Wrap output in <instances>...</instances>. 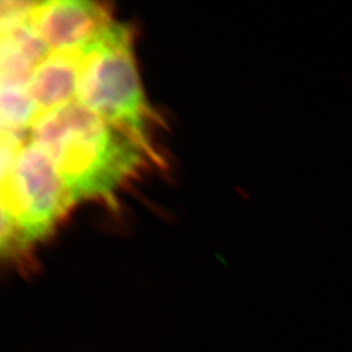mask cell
<instances>
[{
    "label": "cell",
    "mask_w": 352,
    "mask_h": 352,
    "mask_svg": "<svg viewBox=\"0 0 352 352\" xmlns=\"http://www.w3.org/2000/svg\"><path fill=\"white\" fill-rule=\"evenodd\" d=\"M0 106L4 132H28L37 116V109L28 89L1 87Z\"/></svg>",
    "instance_id": "6"
},
{
    "label": "cell",
    "mask_w": 352,
    "mask_h": 352,
    "mask_svg": "<svg viewBox=\"0 0 352 352\" xmlns=\"http://www.w3.org/2000/svg\"><path fill=\"white\" fill-rule=\"evenodd\" d=\"M74 206L55 164L28 140L12 162L1 168V252L16 260Z\"/></svg>",
    "instance_id": "3"
},
{
    "label": "cell",
    "mask_w": 352,
    "mask_h": 352,
    "mask_svg": "<svg viewBox=\"0 0 352 352\" xmlns=\"http://www.w3.org/2000/svg\"><path fill=\"white\" fill-rule=\"evenodd\" d=\"M76 101L123 128L151 151L148 128L153 113L140 81L128 26L113 21L82 49Z\"/></svg>",
    "instance_id": "2"
},
{
    "label": "cell",
    "mask_w": 352,
    "mask_h": 352,
    "mask_svg": "<svg viewBox=\"0 0 352 352\" xmlns=\"http://www.w3.org/2000/svg\"><path fill=\"white\" fill-rule=\"evenodd\" d=\"M30 139L50 157L75 205L113 201L151 151L133 135L74 101L36 116Z\"/></svg>",
    "instance_id": "1"
},
{
    "label": "cell",
    "mask_w": 352,
    "mask_h": 352,
    "mask_svg": "<svg viewBox=\"0 0 352 352\" xmlns=\"http://www.w3.org/2000/svg\"><path fill=\"white\" fill-rule=\"evenodd\" d=\"M82 49L52 51L34 69L28 93L37 109V116L76 101Z\"/></svg>",
    "instance_id": "5"
},
{
    "label": "cell",
    "mask_w": 352,
    "mask_h": 352,
    "mask_svg": "<svg viewBox=\"0 0 352 352\" xmlns=\"http://www.w3.org/2000/svg\"><path fill=\"white\" fill-rule=\"evenodd\" d=\"M29 23L52 52L85 47L113 21L101 3L52 0L36 1Z\"/></svg>",
    "instance_id": "4"
}]
</instances>
